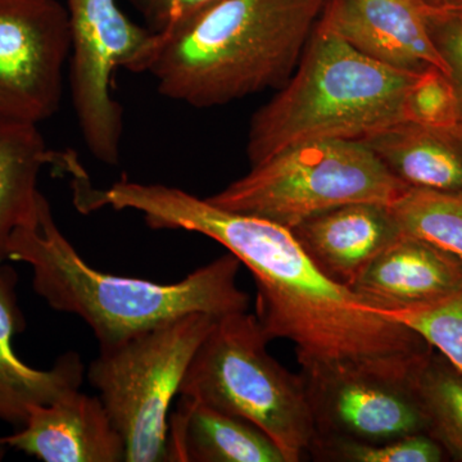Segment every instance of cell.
I'll return each instance as SVG.
<instances>
[{"label":"cell","instance_id":"6da1fadb","mask_svg":"<svg viewBox=\"0 0 462 462\" xmlns=\"http://www.w3.org/2000/svg\"><path fill=\"white\" fill-rule=\"evenodd\" d=\"M99 202L139 212L152 229L200 234L226 248L254 276L267 338L291 340L306 375L360 370L409 376L433 351L415 331L328 278L288 227L179 188L126 179L102 189Z\"/></svg>","mask_w":462,"mask_h":462},{"label":"cell","instance_id":"7a4b0ae2","mask_svg":"<svg viewBox=\"0 0 462 462\" xmlns=\"http://www.w3.org/2000/svg\"><path fill=\"white\" fill-rule=\"evenodd\" d=\"M9 261L32 266L36 294L56 311L83 319L99 348L182 316L220 318L249 307V296L236 282L242 263L230 252L171 284L94 269L57 226L42 193L32 216L12 236Z\"/></svg>","mask_w":462,"mask_h":462},{"label":"cell","instance_id":"3957f363","mask_svg":"<svg viewBox=\"0 0 462 462\" xmlns=\"http://www.w3.org/2000/svg\"><path fill=\"white\" fill-rule=\"evenodd\" d=\"M328 0H220L163 33L144 72L166 98L217 107L281 89L296 71Z\"/></svg>","mask_w":462,"mask_h":462},{"label":"cell","instance_id":"277c9868","mask_svg":"<svg viewBox=\"0 0 462 462\" xmlns=\"http://www.w3.org/2000/svg\"><path fill=\"white\" fill-rule=\"evenodd\" d=\"M419 74L378 62L316 26L294 74L252 118L251 166L305 143L361 142L403 123Z\"/></svg>","mask_w":462,"mask_h":462},{"label":"cell","instance_id":"5b68a950","mask_svg":"<svg viewBox=\"0 0 462 462\" xmlns=\"http://www.w3.org/2000/svg\"><path fill=\"white\" fill-rule=\"evenodd\" d=\"M269 342L256 315L220 316L191 358L179 396L252 422L287 462H300L318 437L306 378L282 366Z\"/></svg>","mask_w":462,"mask_h":462},{"label":"cell","instance_id":"8992f818","mask_svg":"<svg viewBox=\"0 0 462 462\" xmlns=\"http://www.w3.org/2000/svg\"><path fill=\"white\" fill-rule=\"evenodd\" d=\"M407 189L363 142L320 141L276 154L215 196L214 205L293 229L346 203L392 205Z\"/></svg>","mask_w":462,"mask_h":462},{"label":"cell","instance_id":"52a82bcc","mask_svg":"<svg viewBox=\"0 0 462 462\" xmlns=\"http://www.w3.org/2000/svg\"><path fill=\"white\" fill-rule=\"evenodd\" d=\"M216 316L190 314L102 346L88 379L125 442V462H167L173 398Z\"/></svg>","mask_w":462,"mask_h":462},{"label":"cell","instance_id":"ba28073f","mask_svg":"<svg viewBox=\"0 0 462 462\" xmlns=\"http://www.w3.org/2000/svg\"><path fill=\"white\" fill-rule=\"evenodd\" d=\"M71 53L69 87L79 127L91 154L120 161L124 109L112 94L118 69L144 72L156 35L133 23L116 0H67Z\"/></svg>","mask_w":462,"mask_h":462},{"label":"cell","instance_id":"9c48e42d","mask_svg":"<svg viewBox=\"0 0 462 462\" xmlns=\"http://www.w3.org/2000/svg\"><path fill=\"white\" fill-rule=\"evenodd\" d=\"M71 53L58 0H0V121L39 125L56 114Z\"/></svg>","mask_w":462,"mask_h":462},{"label":"cell","instance_id":"30bf717a","mask_svg":"<svg viewBox=\"0 0 462 462\" xmlns=\"http://www.w3.org/2000/svg\"><path fill=\"white\" fill-rule=\"evenodd\" d=\"M303 375L318 436L380 443L428 433L411 375L360 370Z\"/></svg>","mask_w":462,"mask_h":462},{"label":"cell","instance_id":"8fae6325","mask_svg":"<svg viewBox=\"0 0 462 462\" xmlns=\"http://www.w3.org/2000/svg\"><path fill=\"white\" fill-rule=\"evenodd\" d=\"M318 26L384 65L410 72L436 67L448 76L422 0H328Z\"/></svg>","mask_w":462,"mask_h":462},{"label":"cell","instance_id":"7c38bea8","mask_svg":"<svg viewBox=\"0 0 462 462\" xmlns=\"http://www.w3.org/2000/svg\"><path fill=\"white\" fill-rule=\"evenodd\" d=\"M0 446L45 462H125V442L99 396L79 391L30 407L25 424Z\"/></svg>","mask_w":462,"mask_h":462},{"label":"cell","instance_id":"4fadbf2b","mask_svg":"<svg viewBox=\"0 0 462 462\" xmlns=\"http://www.w3.org/2000/svg\"><path fill=\"white\" fill-rule=\"evenodd\" d=\"M291 230L312 263L348 288L402 234L391 206L374 202L334 207Z\"/></svg>","mask_w":462,"mask_h":462},{"label":"cell","instance_id":"5bb4252c","mask_svg":"<svg viewBox=\"0 0 462 462\" xmlns=\"http://www.w3.org/2000/svg\"><path fill=\"white\" fill-rule=\"evenodd\" d=\"M462 287V263L427 240L401 234L356 279L352 291L369 305H428Z\"/></svg>","mask_w":462,"mask_h":462},{"label":"cell","instance_id":"9a60e30c","mask_svg":"<svg viewBox=\"0 0 462 462\" xmlns=\"http://www.w3.org/2000/svg\"><path fill=\"white\" fill-rule=\"evenodd\" d=\"M18 275L11 264L0 267V420L21 428L30 407L50 404L79 391L84 379L80 356H60L50 370L33 369L20 360L12 339L26 327L18 305Z\"/></svg>","mask_w":462,"mask_h":462},{"label":"cell","instance_id":"2e32d148","mask_svg":"<svg viewBox=\"0 0 462 462\" xmlns=\"http://www.w3.org/2000/svg\"><path fill=\"white\" fill-rule=\"evenodd\" d=\"M167 462H287L278 445L245 419L180 396L170 412Z\"/></svg>","mask_w":462,"mask_h":462},{"label":"cell","instance_id":"e0dca14e","mask_svg":"<svg viewBox=\"0 0 462 462\" xmlns=\"http://www.w3.org/2000/svg\"><path fill=\"white\" fill-rule=\"evenodd\" d=\"M407 188L462 191V124L393 125L361 141Z\"/></svg>","mask_w":462,"mask_h":462},{"label":"cell","instance_id":"ac0fdd59","mask_svg":"<svg viewBox=\"0 0 462 462\" xmlns=\"http://www.w3.org/2000/svg\"><path fill=\"white\" fill-rule=\"evenodd\" d=\"M57 161L38 125L0 121V267L9 261L14 231L35 209L42 167Z\"/></svg>","mask_w":462,"mask_h":462},{"label":"cell","instance_id":"d6986e66","mask_svg":"<svg viewBox=\"0 0 462 462\" xmlns=\"http://www.w3.org/2000/svg\"><path fill=\"white\" fill-rule=\"evenodd\" d=\"M410 379L427 416L428 434L440 443L446 454L462 461L461 374L431 351Z\"/></svg>","mask_w":462,"mask_h":462},{"label":"cell","instance_id":"ffe728a7","mask_svg":"<svg viewBox=\"0 0 462 462\" xmlns=\"http://www.w3.org/2000/svg\"><path fill=\"white\" fill-rule=\"evenodd\" d=\"M389 206L403 234L427 240L462 263V191L407 188Z\"/></svg>","mask_w":462,"mask_h":462},{"label":"cell","instance_id":"44dd1931","mask_svg":"<svg viewBox=\"0 0 462 462\" xmlns=\"http://www.w3.org/2000/svg\"><path fill=\"white\" fill-rule=\"evenodd\" d=\"M372 307L383 318L415 331L462 375V287L428 305L400 309Z\"/></svg>","mask_w":462,"mask_h":462},{"label":"cell","instance_id":"7402d4cb","mask_svg":"<svg viewBox=\"0 0 462 462\" xmlns=\"http://www.w3.org/2000/svg\"><path fill=\"white\" fill-rule=\"evenodd\" d=\"M309 456L316 461L336 462H440L446 451L428 433L366 443L334 437H316Z\"/></svg>","mask_w":462,"mask_h":462},{"label":"cell","instance_id":"603a6c76","mask_svg":"<svg viewBox=\"0 0 462 462\" xmlns=\"http://www.w3.org/2000/svg\"><path fill=\"white\" fill-rule=\"evenodd\" d=\"M404 121L433 127L460 124L454 85L445 72L430 67L418 75L404 99Z\"/></svg>","mask_w":462,"mask_h":462},{"label":"cell","instance_id":"cb8c5ba5","mask_svg":"<svg viewBox=\"0 0 462 462\" xmlns=\"http://www.w3.org/2000/svg\"><path fill=\"white\" fill-rule=\"evenodd\" d=\"M424 9L431 39L446 62L449 80L454 85L462 124V14L437 11L425 5Z\"/></svg>","mask_w":462,"mask_h":462},{"label":"cell","instance_id":"d4e9b609","mask_svg":"<svg viewBox=\"0 0 462 462\" xmlns=\"http://www.w3.org/2000/svg\"><path fill=\"white\" fill-rule=\"evenodd\" d=\"M153 33L182 25L220 0H129Z\"/></svg>","mask_w":462,"mask_h":462},{"label":"cell","instance_id":"484cf974","mask_svg":"<svg viewBox=\"0 0 462 462\" xmlns=\"http://www.w3.org/2000/svg\"><path fill=\"white\" fill-rule=\"evenodd\" d=\"M427 7L437 11L458 12L462 14V0H422Z\"/></svg>","mask_w":462,"mask_h":462}]
</instances>
